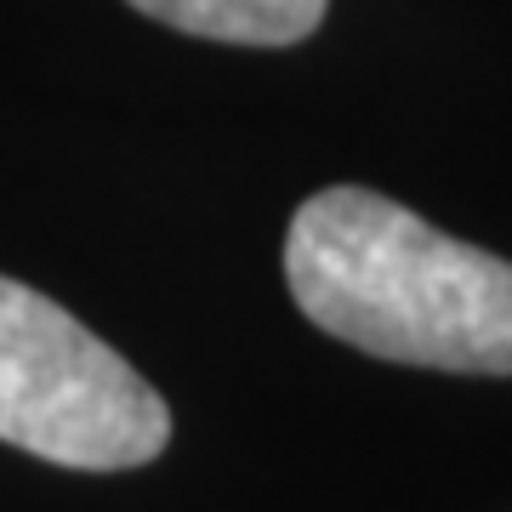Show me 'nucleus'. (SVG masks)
<instances>
[{"instance_id": "nucleus-3", "label": "nucleus", "mask_w": 512, "mask_h": 512, "mask_svg": "<svg viewBox=\"0 0 512 512\" xmlns=\"http://www.w3.org/2000/svg\"><path fill=\"white\" fill-rule=\"evenodd\" d=\"M143 18L228 46H296L325 23L330 0H126Z\"/></svg>"}, {"instance_id": "nucleus-2", "label": "nucleus", "mask_w": 512, "mask_h": 512, "mask_svg": "<svg viewBox=\"0 0 512 512\" xmlns=\"http://www.w3.org/2000/svg\"><path fill=\"white\" fill-rule=\"evenodd\" d=\"M0 444L74 473H126L171 444V410L63 302L0 274Z\"/></svg>"}, {"instance_id": "nucleus-1", "label": "nucleus", "mask_w": 512, "mask_h": 512, "mask_svg": "<svg viewBox=\"0 0 512 512\" xmlns=\"http://www.w3.org/2000/svg\"><path fill=\"white\" fill-rule=\"evenodd\" d=\"M285 285L313 325L393 365L512 376V262L376 188H319L285 228Z\"/></svg>"}]
</instances>
